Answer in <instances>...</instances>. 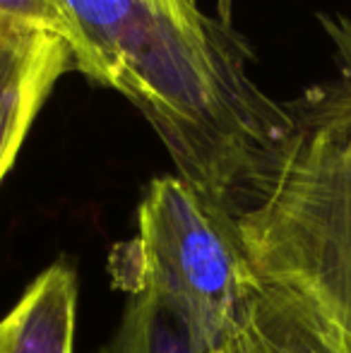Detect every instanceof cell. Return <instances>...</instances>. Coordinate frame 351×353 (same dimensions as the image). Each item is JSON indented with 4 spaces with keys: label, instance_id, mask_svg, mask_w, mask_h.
Here are the masks:
<instances>
[{
    "label": "cell",
    "instance_id": "3",
    "mask_svg": "<svg viewBox=\"0 0 351 353\" xmlns=\"http://www.w3.org/2000/svg\"><path fill=\"white\" fill-rule=\"evenodd\" d=\"M75 56L66 39L0 19V183Z\"/></svg>",
    "mask_w": 351,
    "mask_h": 353
},
{
    "label": "cell",
    "instance_id": "4",
    "mask_svg": "<svg viewBox=\"0 0 351 353\" xmlns=\"http://www.w3.org/2000/svg\"><path fill=\"white\" fill-rule=\"evenodd\" d=\"M77 274L68 260L41 272L0 320V353H75Z\"/></svg>",
    "mask_w": 351,
    "mask_h": 353
},
{
    "label": "cell",
    "instance_id": "5",
    "mask_svg": "<svg viewBox=\"0 0 351 353\" xmlns=\"http://www.w3.org/2000/svg\"><path fill=\"white\" fill-rule=\"evenodd\" d=\"M97 353H192L181 325L152 298L128 296L113 334Z\"/></svg>",
    "mask_w": 351,
    "mask_h": 353
},
{
    "label": "cell",
    "instance_id": "2",
    "mask_svg": "<svg viewBox=\"0 0 351 353\" xmlns=\"http://www.w3.org/2000/svg\"><path fill=\"white\" fill-rule=\"evenodd\" d=\"M108 274L126 296L159 303L192 353H212L229 339L255 283L239 221L176 173L147 185L135 233L111 250Z\"/></svg>",
    "mask_w": 351,
    "mask_h": 353
},
{
    "label": "cell",
    "instance_id": "8",
    "mask_svg": "<svg viewBox=\"0 0 351 353\" xmlns=\"http://www.w3.org/2000/svg\"><path fill=\"white\" fill-rule=\"evenodd\" d=\"M231 12H234V0H217V17L231 22Z\"/></svg>",
    "mask_w": 351,
    "mask_h": 353
},
{
    "label": "cell",
    "instance_id": "7",
    "mask_svg": "<svg viewBox=\"0 0 351 353\" xmlns=\"http://www.w3.org/2000/svg\"><path fill=\"white\" fill-rule=\"evenodd\" d=\"M161 8H166L169 12H174L178 19H183L185 24L200 27L210 19V14H205L197 5V0H157Z\"/></svg>",
    "mask_w": 351,
    "mask_h": 353
},
{
    "label": "cell",
    "instance_id": "1",
    "mask_svg": "<svg viewBox=\"0 0 351 353\" xmlns=\"http://www.w3.org/2000/svg\"><path fill=\"white\" fill-rule=\"evenodd\" d=\"M85 46L77 72L123 94L181 176L241 221L263 202L291 130L289 103L250 72L248 41L214 14L185 24L157 0H61Z\"/></svg>",
    "mask_w": 351,
    "mask_h": 353
},
{
    "label": "cell",
    "instance_id": "6",
    "mask_svg": "<svg viewBox=\"0 0 351 353\" xmlns=\"http://www.w3.org/2000/svg\"><path fill=\"white\" fill-rule=\"evenodd\" d=\"M0 19L58 34L70 43L72 56H75V70L82 65L85 46L61 0H0Z\"/></svg>",
    "mask_w": 351,
    "mask_h": 353
}]
</instances>
